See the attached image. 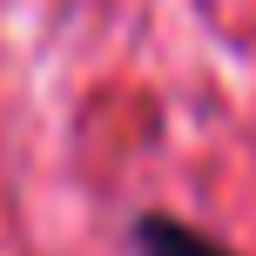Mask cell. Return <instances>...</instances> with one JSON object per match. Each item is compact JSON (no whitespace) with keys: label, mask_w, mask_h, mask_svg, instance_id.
Returning a JSON list of instances; mask_svg holds the SVG:
<instances>
[{"label":"cell","mask_w":256,"mask_h":256,"mask_svg":"<svg viewBox=\"0 0 256 256\" xmlns=\"http://www.w3.org/2000/svg\"><path fill=\"white\" fill-rule=\"evenodd\" d=\"M128 250L135 256H243L236 243H222L216 230L176 216V209H142V216L128 222Z\"/></svg>","instance_id":"obj_1"}]
</instances>
